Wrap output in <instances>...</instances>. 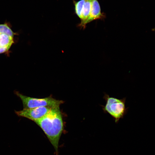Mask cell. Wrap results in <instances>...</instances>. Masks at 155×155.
<instances>
[{
  "label": "cell",
  "mask_w": 155,
  "mask_h": 155,
  "mask_svg": "<svg viewBox=\"0 0 155 155\" xmlns=\"http://www.w3.org/2000/svg\"><path fill=\"white\" fill-rule=\"evenodd\" d=\"M92 0H85L83 5L80 19L81 21L78 26L84 29L85 23L89 16L91 9Z\"/></svg>",
  "instance_id": "52a82bcc"
},
{
  "label": "cell",
  "mask_w": 155,
  "mask_h": 155,
  "mask_svg": "<svg viewBox=\"0 0 155 155\" xmlns=\"http://www.w3.org/2000/svg\"><path fill=\"white\" fill-rule=\"evenodd\" d=\"M152 30L153 31H154V32H155V27L152 28Z\"/></svg>",
  "instance_id": "9c48e42d"
},
{
  "label": "cell",
  "mask_w": 155,
  "mask_h": 155,
  "mask_svg": "<svg viewBox=\"0 0 155 155\" xmlns=\"http://www.w3.org/2000/svg\"><path fill=\"white\" fill-rule=\"evenodd\" d=\"M85 1V0H80L78 1H73L75 13L80 18Z\"/></svg>",
  "instance_id": "ba28073f"
},
{
  "label": "cell",
  "mask_w": 155,
  "mask_h": 155,
  "mask_svg": "<svg viewBox=\"0 0 155 155\" xmlns=\"http://www.w3.org/2000/svg\"><path fill=\"white\" fill-rule=\"evenodd\" d=\"M14 93L22 100L24 109L43 106L59 107L64 102L62 100H56L51 96L44 98H37L24 96L17 91H15Z\"/></svg>",
  "instance_id": "3957f363"
},
{
  "label": "cell",
  "mask_w": 155,
  "mask_h": 155,
  "mask_svg": "<svg viewBox=\"0 0 155 155\" xmlns=\"http://www.w3.org/2000/svg\"><path fill=\"white\" fill-rule=\"evenodd\" d=\"M43 131L56 151L63 129L59 107L52 108L44 116L34 121Z\"/></svg>",
  "instance_id": "6da1fadb"
},
{
  "label": "cell",
  "mask_w": 155,
  "mask_h": 155,
  "mask_svg": "<svg viewBox=\"0 0 155 155\" xmlns=\"http://www.w3.org/2000/svg\"><path fill=\"white\" fill-rule=\"evenodd\" d=\"M105 16L101 11L100 7L98 0H92L91 10L88 18L84 24L86 27L87 24L97 19H103Z\"/></svg>",
  "instance_id": "8992f818"
},
{
  "label": "cell",
  "mask_w": 155,
  "mask_h": 155,
  "mask_svg": "<svg viewBox=\"0 0 155 155\" xmlns=\"http://www.w3.org/2000/svg\"><path fill=\"white\" fill-rule=\"evenodd\" d=\"M14 35L7 23L0 24V54L8 51L14 42Z\"/></svg>",
  "instance_id": "277c9868"
},
{
  "label": "cell",
  "mask_w": 155,
  "mask_h": 155,
  "mask_svg": "<svg viewBox=\"0 0 155 155\" xmlns=\"http://www.w3.org/2000/svg\"><path fill=\"white\" fill-rule=\"evenodd\" d=\"M53 108L43 106L23 109L20 111H15L19 116L29 119L34 122L40 119L46 115Z\"/></svg>",
  "instance_id": "5b68a950"
},
{
  "label": "cell",
  "mask_w": 155,
  "mask_h": 155,
  "mask_svg": "<svg viewBox=\"0 0 155 155\" xmlns=\"http://www.w3.org/2000/svg\"><path fill=\"white\" fill-rule=\"evenodd\" d=\"M103 98L106 101L105 105H101L104 113H108L117 123L121 119L123 118L127 113L128 107H126V98L119 99L111 97L105 93Z\"/></svg>",
  "instance_id": "7a4b0ae2"
}]
</instances>
